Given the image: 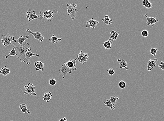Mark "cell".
I'll return each mask as SVG.
<instances>
[{"label":"cell","instance_id":"cell-20","mask_svg":"<svg viewBox=\"0 0 164 121\" xmlns=\"http://www.w3.org/2000/svg\"><path fill=\"white\" fill-rule=\"evenodd\" d=\"M119 35V33L115 31L112 30L110 33V39L112 41H115L118 38V36Z\"/></svg>","mask_w":164,"mask_h":121},{"label":"cell","instance_id":"cell-28","mask_svg":"<svg viewBox=\"0 0 164 121\" xmlns=\"http://www.w3.org/2000/svg\"><path fill=\"white\" fill-rule=\"evenodd\" d=\"M118 99H119V98L118 97L116 96H111L109 100L112 104V105L114 106L115 104H116L117 100Z\"/></svg>","mask_w":164,"mask_h":121},{"label":"cell","instance_id":"cell-23","mask_svg":"<svg viewBox=\"0 0 164 121\" xmlns=\"http://www.w3.org/2000/svg\"><path fill=\"white\" fill-rule=\"evenodd\" d=\"M102 21L104 22L106 25H110L113 23V20L112 19L109 18L108 15H105L104 18L102 19Z\"/></svg>","mask_w":164,"mask_h":121},{"label":"cell","instance_id":"cell-6","mask_svg":"<svg viewBox=\"0 0 164 121\" xmlns=\"http://www.w3.org/2000/svg\"><path fill=\"white\" fill-rule=\"evenodd\" d=\"M66 64V62H64V64L62 65L60 68L58 69L59 73L63 76V79L65 77L68 73L71 74L72 73V69L67 67Z\"/></svg>","mask_w":164,"mask_h":121},{"label":"cell","instance_id":"cell-2","mask_svg":"<svg viewBox=\"0 0 164 121\" xmlns=\"http://www.w3.org/2000/svg\"><path fill=\"white\" fill-rule=\"evenodd\" d=\"M58 12L57 11L54 9L53 11L47 10L46 11L41 10L39 13V16L38 19L41 20L43 18L47 19L48 21H52L53 18L54 14Z\"/></svg>","mask_w":164,"mask_h":121},{"label":"cell","instance_id":"cell-27","mask_svg":"<svg viewBox=\"0 0 164 121\" xmlns=\"http://www.w3.org/2000/svg\"><path fill=\"white\" fill-rule=\"evenodd\" d=\"M33 56H36V57H40V56L39 54L35 53H31V51H28L25 54V57H26V58L29 60V59Z\"/></svg>","mask_w":164,"mask_h":121},{"label":"cell","instance_id":"cell-9","mask_svg":"<svg viewBox=\"0 0 164 121\" xmlns=\"http://www.w3.org/2000/svg\"><path fill=\"white\" fill-rule=\"evenodd\" d=\"M26 32L33 35L35 38L38 41V42H42L44 39V37L42 35L41 33L39 31H37V32L34 33L30 29H27L26 30Z\"/></svg>","mask_w":164,"mask_h":121},{"label":"cell","instance_id":"cell-36","mask_svg":"<svg viewBox=\"0 0 164 121\" xmlns=\"http://www.w3.org/2000/svg\"></svg>","mask_w":164,"mask_h":121},{"label":"cell","instance_id":"cell-7","mask_svg":"<svg viewBox=\"0 0 164 121\" xmlns=\"http://www.w3.org/2000/svg\"><path fill=\"white\" fill-rule=\"evenodd\" d=\"M77 57L79 63L85 64L89 59V54L83 53L82 50H81L80 53L78 54Z\"/></svg>","mask_w":164,"mask_h":121},{"label":"cell","instance_id":"cell-11","mask_svg":"<svg viewBox=\"0 0 164 121\" xmlns=\"http://www.w3.org/2000/svg\"><path fill=\"white\" fill-rule=\"evenodd\" d=\"M78 60V58L74 59H70L66 62V65L67 67L71 69L72 70L76 71L77 68H76V62Z\"/></svg>","mask_w":164,"mask_h":121},{"label":"cell","instance_id":"cell-8","mask_svg":"<svg viewBox=\"0 0 164 121\" xmlns=\"http://www.w3.org/2000/svg\"><path fill=\"white\" fill-rule=\"evenodd\" d=\"M26 16L29 21H32L35 19H38L39 18L38 16L36 15L35 11L33 9L28 10L26 13Z\"/></svg>","mask_w":164,"mask_h":121},{"label":"cell","instance_id":"cell-25","mask_svg":"<svg viewBox=\"0 0 164 121\" xmlns=\"http://www.w3.org/2000/svg\"><path fill=\"white\" fill-rule=\"evenodd\" d=\"M15 46H16L13 44L12 49L10 51L9 54H8V55H5V57L6 59H7V58H9V57H13V56H16V49H15Z\"/></svg>","mask_w":164,"mask_h":121},{"label":"cell","instance_id":"cell-16","mask_svg":"<svg viewBox=\"0 0 164 121\" xmlns=\"http://www.w3.org/2000/svg\"><path fill=\"white\" fill-rule=\"evenodd\" d=\"M118 61L119 64V68L122 69L123 68H125L126 70H128V68L127 67V62L123 59H118Z\"/></svg>","mask_w":164,"mask_h":121},{"label":"cell","instance_id":"cell-31","mask_svg":"<svg viewBox=\"0 0 164 121\" xmlns=\"http://www.w3.org/2000/svg\"><path fill=\"white\" fill-rule=\"evenodd\" d=\"M57 81L54 78L50 79L49 81V83L51 86H53L57 84Z\"/></svg>","mask_w":164,"mask_h":121},{"label":"cell","instance_id":"cell-24","mask_svg":"<svg viewBox=\"0 0 164 121\" xmlns=\"http://www.w3.org/2000/svg\"><path fill=\"white\" fill-rule=\"evenodd\" d=\"M61 38H58L55 35H53L51 36V38L49 39V41L53 44H55L57 43L58 42L61 41Z\"/></svg>","mask_w":164,"mask_h":121},{"label":"cell","instance_id":"cell-12","mask_svg":"<svg viewBox=\"0 0 164 121\" xmlns=\"http://www.w3.org/2000/svg\"><path fill=\"white\" fill-rule=\"evenodd\" d=\"M99 22L95 20L92 18L89 21H87L86 23V27L87 28H95L97 26V24L99 23Z\"/></svg>","mask_w":164,"mask_h":121},{"label":"cell","instance_id":"cell-5","mask_svg":"<svg viewBox=\"0 0 164 121\" xmlns=\"http://www.w3.org/2000/svg\"><path fill=\"white\" fill-rule=\"evenodd\" d=\"M15 40V38L13 36L9 35L8 33L6 35H2V39H1V42L3 45L7 47L11 45V42L14 41Z\"/></svg>","mask_w":164,"mask_h":121},{"label":"cell","instance_id":"cell-17","mask_svg":"<svg viewBox=\"0 0 164 121\" xmlns=\"http://www.w3.org/2000/svg\"><path fill=\"white\" fill-rule=\"evenodd\" d=\"M19 108L21 110V112L24 113L25 114H31V112H30V110L28 109L26 105L25 104H20L19 106Z\"/></svg>","mask_w":164,"mask_h":121},{"label":"cell","instance_id":"cell-19","mask_svg":"<svg viewBox=\"0 0 164 121\" xmlns=\"http://www.w3.org/2000/svg\"><path fill=\"white\" fill-rule=\"evenodd\" d=\"M10 73V69L8 68L6 66L2 67L0 70V74H3L4 76H7Z\"/></svg>","mask_w":164,"mask_h":121},{"label":"cell","instance_id":"cell-30","mask_svg":"<svg viewBox=\"0 0 164 121\" xmlns=\"http://www.w3.org/2000/svg\"><path fill=\"white\" fill-rule=\"evenodd\" d=\"M119 87L121 89L125 88L126 87V82L122 80L119 83Z\"/></svg>","mask_w":164,"mask_h":121},{"label":"cell","instance_id":"cell-22","mask_svg":"<svg viewBox=\"0 0 164 121\" xmlns=\"http://www.w3.org/2000/svg\"><path fill=\"white\" fill-rule=\"evenodd\" d=\"M112 44H113V42L110 39L109 40L105 41L103 43V45L105 48L107 50H109L111 49Z\"/></svg>","mask_w":164,"mask_h":121},{"label":"cell","instance_id":"cell-18","mask_svg":"<svg viewBox=\"0 0 164 121\" xmlns=\"http://www.w3.org/2000/svg\"><path fill=\"white\" fill-rule=\"evenodd\" d=\"M53 95L50 92L45 93L43 94V99L44 101H46L47 103L49 102L50 100H51Z\"/></svg>","mask_w":164,"mask_h":121},{"label":"cell","instance_id":"cell-13","mask_svg":"<svg viewBox=\"0 0 164 121\" xmlns=\"http://www.w3.org/2000/svg\"><path fill=\"white\" fill-rule=\"evenodd\" d=\"M157 59L156 58L154 59V60L150 59L147 63V70L148 71H151L156 66Z\"/></svg>","mask_w":164,"mask_h":121},{"label":"cell","instance_id":"cell-32","mask_svg":"<svg viewBox=\"0 0 164 121\" xmlns=\"http://www.w3.org/2000/svg\"><path fill=\"white\" fill-rule=\"evenodd\" d=\"M141 35L143 37L146 38V37H147L149 35L148 31L147 30H143L142 31L141 33Z\"/></svg>","mask_w":164,"mask_h":121},{"label":"cell","instance_id":"cell-15","mask_svg":"<svg viewBox=\"0 0 164 121\" xmlns=\"http://www.w3.org/2000/svg\"><path fill=\"white\" fill-rule=\"evenodd\" d=\"M35 69L36 71H41L43 72V67L44 64L41 61H35L34 63Z\"/></svg>","mask_w":164,"mask_h":121},{"label":"cell","instance_id":"cell-34","mask_svg":"<svg viewBox=\"0 0 164 121\" xmlns=\"http://www.w3.org/2000/svg\"><path fill=\"white\" fill-rule=\"evenodd\" d=\"M164 63L163 61L161 62V64L158 66V67H159L162 70H164Z\"/></svg>","mask_w":164,"mask_h":121},{"label":"cell","instance_id":"cell-26","mask_svg":"<svg viewBox=\"0 0 164 121\" xmlns=\"http://www.w3.org/2000/svg\"><path fill=\"white\" fill-rule=\"evenodd\" d=\"M104 104L105 106L107 107L112 110H114L115 109V107L112 105L109 99H107L106 101L104 103Z\"/></svg>","mask_w":164,"mask_h":121},{"label":"cell","instance_id":"cell-14","mask_svg":"<svg viewBox=\"0 0 164 121\" xmlns=\"http://www.w3.org/2000/svg\"><path fill=\"white\" fill-rule=\"evenodd\" d=\"M30 36L28 35L25 36H20L17 39H15L14 42L15 43H18L20 45V46L23 45V43L25 42V40L29 38Z\"/></svg>","mask_w":164,"mask_h":121},{"label":"cell","instance_id":"cell-3","mask_svg":"<svg viewBox=\"0 0 164 121\" xmlns=\"http://www.w3.org/2000/svg\"><path fill=\"white\" fill-rule=\"evenodd\" d=\"M66 4L68 15L71 17L73 20H74L76 17V13L78 11V9L75 8L77 6V5L73 3H71L70 5L68 3H66Z\"/></svg>","mask_w":164,"mask_h":121},{"label":"cell","instance_id":"cell-10","mask_svg":"<svg viewBox=\"0 0 164 121\" xmlns=\"http://www.w3.org/2000/svg\"><path fill=\"white\" fill-rule=\"evenodd\" d=\"M145 16L146 17L147 22L146 24L147 26H151L154 27L158 22V20L156 19L155 17H149L147 16V14L145 15Z\"/></svg>","mask_w":164,"mask_h":121},{"label":"cell","instance_id":"cell-1","mask_svg":"<svg viewBox=\"0 0 164 121\" xmlns=\"http://www.w3.org/2000/svg\"><path fill=\"white\" fill-rule=\"evenodd\" d=\"M15 49L16 53V58L19 59L21 62H24L28 65H30L31 62L30 60H27L25 57L26 53L31 50V47L29 43L25 42L22 46H15Z\"/></svg>","mask_w":164,"mask_h":121},{"label":"cell","instance_id":"cell-21","mask_svg":"<svg viewBox=\"0 0 164 121\" xmlns=\"http://www.w3.org/2000/svg\"><path fill=\"white\" fill-rule=\"evenodd\" d=\"M142 5L147 9L152 8L153 6V4L149 0H143Z\"/></svg>","mask_w":164,"mask_h":121},{"label":"cell","instance_id":"cell-35","mask_svg":"<svg viewBox=\"0 0 164 121\" xmlns=\"http://www.w3.org/2000/svg\"><path fill=\"white\" fill-rule=\"evenodd\" d=\"M67 121V119L66 117H64L63 119H61L59 120V121Z\"/></svg>","mask_w":164,"mask_h":121},{"label":"cell","instance_id":"cell-33","mask_svg":"<svg viewBox=\"0 0 164 121\" xmlns=\"http://www.w3.org/2000/svg\"><path fill=\"white\" fill-rule=\"evenodd\" d=\"M107 72L110 76H112L115 74V72L114 69L110 68L107 69Z\"/></svg>","mask_w":164,"mask_h":121},{"label":"cell","instance_id":"cell-4","mask_svg":"<svg viewBox=\"0 0 164 121\" xmlns=\"http://www.w3.org/2000/svg\"><path fill=\"white\" fill-rule=\"evenodd\" d=\"M25 94L31 96H37L36 93V88L33 83H29L24 87Z\"/></svg>","mask_w":164,"mask_h":121},{"label":"cell","instance_id":"cell-29","mask_svg":"<svg viewBox=\"0 0 164 121\" xmlns=\"http://www.w3.org/2000/svg\"><path fill=\"white\" fill-rule=\"evenodd\" d=\"M158 52V49L156 47H153L150 50V53L152 54V56L154 57L156 56Z\"/></svg>","mask_w":164,"mask_h":121}]
</instances>
